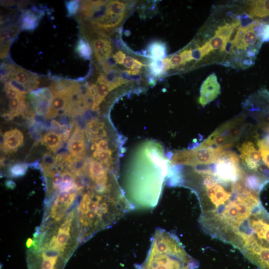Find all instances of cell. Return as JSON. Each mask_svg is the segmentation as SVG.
<instances>
[{"instance_id":"obj_1","label":"cell","mask_w":269,"mask_h":269,"mask_svg":"<svg viewBox=\"0 0 269 269\" xmlns=\"http://www.w3.org/2000/svg\"><path fill=\"white\" fill-rule=\"evenodd\" d=\"M232 145L206 147L199 144L192 149L175 151L170 162L172 165L191 166L214 164Z\"/></svg>"},{"instance_id":"obj_2","label":"cell","mask_w":269,"mask_h":269,"mask_svg":"<svg viewBox=\"0 0 269 269\" xmlns=\"http://www.w3.org/2000/svg\"><path fill=\"white\" fill-rule=\"evenodd\" d=\"M246 125L245 116L238 115L216 129L200 145L206 147L233 145L241 137Z\"/></svg>"},{"instance_id":"obj_3","label":"cell","mask_w":269,"mask_h":269,"mask_svg":"<svg viewBox=\"0 0 269 269\" xmlns=\"http://www.w3.org/2000/svg\"><path fill=\"white\" fill-rule=\"evenodd\" d=\"M260 24V21L256 19L246 25L238 27L234 38L230 41L231 50L234 47L239 50H248L246 55L248 57L254 56L255 51L251 49V47L254 45L259 38L255 30Z\"/></svg>"},{"instance_id":"obj_4","label":"cell","mask_w":269,"mask_h":269,"mask_svg":"<svg viewBox=\"0 0 269 269\" xmlns=\"http://www.w3.org/2000/svg\"><path fill=\"white\" fill-rule=\"evenodd\" d=\"M240 158L247 170L251 172H258L260 166L261 155L252 141L244 142L239 147Z\"/></svg>"},{"instance_id":"obj_5","label":"cell","mask_w":269,"mask_h":269,"mask_svg":"<svg viewBox=\"0 0 269 269\" xmlns=\"http://www.w3.org/2000/svg\"><path fill=\"white\" fill-rule=\"evenodd\" d=\"M52 93L48 88H43L30 92L29 99L35 113L46 116L52 100Z\"/></svg>"},{"instance_id":"obj_6","label":"cell","mask_w":269,"mask_h":269,"mask_svg":"<svg viewBox=\"0 0 269 269\" xmlns=\"http://www.w3.org/2000/svg\"><path fill=\"white\" fill-rule=\"evenodd\" d=\"M220 85L215 73L209 75L203 82L200 87V95L199 103L205 106L214 100L220 94Z\"/></svg>"},{"instance_id":"obj_7","label":"cell","mask_w":269,"mask_h":269,"mask_svg":"<svg viewBox=\"0 0 269 269\" xmlns=\"http://www.w3.org/2000/svg\"><path fill=\"white\" fill-rule=\"evenodd\" d=\"M109 170L99 161L93 158L89 159L88 175L95 185H112L111 183H109L108 171Z\"/></svg>"},{"instance_id":"obj_8","label":"cell","mask_w":269,"mask_h":269,"mask_svg":"<svg viewBox=\"0 0 269 269\" xmlns=\"http://www.w3.org/2000/svg\"><path fill=\"white\" fill-rule=\"evenodd\" d=\"M70 154L76 158H84L86 142L84 131L79 127H76L67 143Z\"/></svg>"},{"instance_id":"obj_9","label":"cell","mask_w":269,"mask_h":269,"mask_svg":"<svg viewBox=\"0 0 269 269\" xmlns=\"http://www.w3.org/2000/svg\"><path fill=\"white\" fill-rule=\"evenodd\" d=\"M9 79H13L24 86L28 92L36 89L39 83L38 76L17 66L11 73Z\"/></svg>"},{"instance_id":"obj_10","label":"cell","mask_w":269,"mask_h":269,"mask_svg":"<svg viewBox=\"0 0 269 269\" xmlns=\"http://www.w3.org/2000/svg\"><path fill=\"white\" fill-rule=\"evenodd\" d=\"M71 102V97L69 93L53 94L49 109L45 116V118L52 119L58 114H64L66 108Z\"/></svg>"},{"instance_id":"obj_11","label":"cell","mask_w":269,"mask_h":269,"mask_svg":"<svg viewBox=\"0 0 269 269\" xmlns=\"http://www.w3.org/2000/svg\"><path fill=\"white\" fill-rule=\"evenodd\" d=\"M23 142L22 133L17 129L6 132L2 135L1 148L5 153L13 152L17 150Z\"/></svg>"},{"instance_id":"obj_12","label":"cell","mask_w":269,"mask_h":269,"mask_svg":"<svg viewBox=\"0 0 269 269\" xmlns=\"http://www.w3.org/2000/svg\"><path fill=\"white\" fill-rule=\"evenodd\" d=\"M85 133L87 139L92 143L107 136L105 124L97 118L92 119L87 123Z\"/></svg>"},{"instance_id":"obj_13","label":"cell","mask_w":269,"mask_h":269,"mask_svg":"<svg viewBox=\"0 0 269 269\" xmlns=\"http://www.w3.org/2000/svg\"><path fill=\"white\" fill-rule=\"evenodd\" d=\"M250 17H265L269 16V0L251 1L248 9Z\"/></svg>"},{"instance_id":"obj_14","label":"cell","mask_w":269,"mask_h":269,"mask_svg":"<svg viewBox=\"0 0 269 269\" xmlns=\"http://www.w3.org/2000/svg\"><path fill=\"white\" fill-rule=\"evenodd\" d=\"M63 141L62 134L49 132L43 135L41 142L48 149L55 152L61 147Z\"/></svg>"},{"instance_id":"obj_15","label":"cell","mask_w":269,"mask_h":269,"mask_svg":"<svg viewBox=\"0 0 269 269\" xmlns=\"http://www.w3.org/2000/svg\"><path fill=\"white\" fill-rule=\"evenodd\" d=\"M150 71L155 76L161 75L167 70L172 68L170 59L168 58L156 60L149 65Z\"/></svg>"},{"instance_id":"obj_16","label":"cell","mask_w":269,"mask_h":269,"mask_svg":"<svg viewBox=\"0 0 269 269\" xmlns=\"http://www.w3.org/2000/svg\"><path fill=\"white\" fill-rule=\"evenodd\" d=\"M19 28L12 25L4 27L0 30V46H10L12 39L17 34Z\"/></svg>"},{"instance_id":"obj_17","label":"cell","mask_w":269,"mask_h":269,"mask_svg":"<svg viewBox=\"0 0 269 269\" xmlns=\"http://www.w3.org/2000/svg\"><path fill=\"white\" fill-rule=\"evenodd\" d=\"M38 21V16L34 12L27 10L22 17V28L26 30H33L37 26Z\"/></svg>"},{"instance_id":"obj_18","label":"cell","mask_w":269,"mask_h":269,"mask_svg":"<svg viewBox=\"0 0 269 269\" xmlns=\"http://www.w3.org/2000/svg\"><path fill=\"white\" fill-rule=\"evenodd\" d=\"M113 150H94L93 152L94 158L103 163L109 169L111 168L113 161Z\"/></svg>"},{"instance_id":"obj_19","label":"cell","mask_w":269,"mask_h":269,"mask_svg":"<svg viewBox=\"0 0 269 269\" xmlns=\"http://www.w3.org/2000/svg\"><path fill=\"white\" fill-rule=\"evenodd\" d=\"M25 99V98H16L9 101V113L14 117L22 114L26 104Z\"/></svg>"},{"instance_id":"obj_20","label":"cell","mask_w":269,"mask_h":269,"mask_svg":"<svg viewBox=\"0 0 269 269\" xmlns=\"http://www.w3.org/2000/svg\"><path fill=\"white\" fill-rule=\"evenodd\" d=\"M127 5L118 0L110 1L107 3V14L111 15L126 14Z\"/></svg>"},{"instance_id":"obj_21","label":"cell","mask_w":269,"mask_h":269,"mask_svg":"<svg viewBox=\"0 0 269 269\" xmlns=\"http://www.w3.org/2000/svg\"><path fill=\"white\" fill-rule=\"evenodd\" d=\"M75 51L82 58L85 59L90 58L91 50L88 42L84 38H81L77 42Z\"/></svg>"},{"instance_id":"obj_22","label":"cell","mask_w":269,"mask_h":269,"mask_svg":"<svg viewBox=\"0 0 269 269\" xmlns=\"http://www.w3.org/2000/svg\"><path fill=\"white\" fill-rule=\"evenodd\" d=\"M110 91L109 87L107 85L99 84L98 85L95 103L92 111H97L98 110L100 105Z\"/></svg>"},{"instance_id":"obj_23","label":"cell","mask_w":269,"mask_h":269,"mask_svg":"<svg viewBox=\"0 0 269 269\" xmlns=\"http://www.w3.org/2000/svg\"><path fill=\"white\" fill-rule=\"evenodd\" d=\"M149 53L154 60L162 59L166 54L165 46L158 42H154L149 47Z\"/></svg>"},{"instance_id":"obj_24","label":"cell","mask_w":269,"mask_h":269,"mask_svg":"<svg viewBox=\"0 0 269 269\" xmlns=\"http://www.w3.org/2000/svg\"><path fill=\"white\" fill-rule=\"evenodd\" d=\"M70 231L64 230L59 228L56 238V243L60 252L63 251L65 245L70 239Z\"/></svg>"},{"instance_id":"obj_25","label":"cell","mask_w":269,"mask_h":269,"mask_svg":"<svg viewBox=\"0 0 269 269\" xmlns=\"http://www.w3.org/2000/svg\"><path fill=\"white\" fill-rule=\"evenodd\" d=\"M28 166L25 163H17L11 166L9 168V173L12 177L22 176L26 173Z\"/></svg>"},{"instance_id":"obj_26","label":"cell","mask_w":269,"mask_h":269,"mask_svg":"<svg viewBox=\"0 0 269 269\" xmlns=\"http://www.w3.org/2000/svg\"><path fill=\"white\" fill-rule=\"evenodd\" d=\"M209 41L213 50L220 49L221 51L226 49L228 42L224 38L216 35H214Z\"/></svg>"},{"instance_id":"obj_27","label":"cell","mask_w":269,"mask_h":269,"mask_svg":"<svg viewBox=\"0 0 269 269\" xmlns=\"http://www.w3.org/2000/svg\"><path fill=\"white\" fill-rule=\"evenodd\" d=\"M4 90L6 97L10 100L16 98H26V93H22L11 87L7 82L5 83Z\"/></svg>"},{"instance_id":"obj_28","label":"cell","mask_w":269,"mask_h":269,"mask_svg":"<svg viewBox=\"0 0 269 269\" xmlns=\"http://www.w3.org/2000/svg\"><path fill=\"white\" fill-rule=\"evenodd\" d=\"M91 43L94 53L103 50L111 44L108 40L102 38L93 40Z\"/></svg>"},{"instance_id":"obj_29","label":"cell","mask_w":269,"mask_h":269,"mask_svg":"<svg viewBox=\"0 0 269 269\" xmlns=\"http://www.w3.org/2000/svg\"><path fill=\"white\" fill-rule=\"evenodd\" d=\"M110 149L111 148L109 147V141L106 138L92 143L91 146V149L93 151L94 150H108Z\"/></svg>"},{"instance_id":"obj_30","label":"cell","mask_w":269,"mask_h":269,"mask_svg":"<svg viewBox=\"0 0 269 269\" xmlns=\"http://www.w3.org/2000/svg\"><path fill=\"white\" fill-rule=\"evenodd\" d=\"M143 66L145 65L137 59H134V64L131 69L126 70L124 72L129 76H136L139 74L140 69Z\"/></svg>"},{"instance_id":"obj_31","label":"cell","mask_w":269,"mask_h":269,"mask_svg":"<svg viewBox=\"0 0 269 269\" xmlns=\"http://www.w3.org/2000/svg\"><path fill=\"white\" fill-rule=\"evenodd\" d=\"M66 6L69 16L77 13L79 7V2L78 0H70L66 3Z\"/></svg>"},{"instance_id":"obj_32","label":"cell","mask_w":269,"mask_h":269,"mask_svg":"<svg viewBox=\"0 0 269 269\" xmlns=\"http://www.w3.org/2000/svg\"><path fill=\"white\" fill-rule=\"evenodd\" d=\"M258 33L259 37L263 41H269V24H264L263 26H260Z\"/></svg>"},{"instance_id":"obj_33","label":"cell","mask_w":269,"mask_h":269,"mask_svg":"<svg viewBox=\"0 0 269 269\" xmlns=\"http://www.w3.org/2000/svg\"><path fill=\"white\" fill-rule=\"evenodd\" d=\"M197 49L199 52L201 58L209 54L213 50L209 41H207L203 45Z\"/></svg>"},{"instance_id":"obj_34","label":"cell","mask_w":269,"mask_h":269,"mask_svg":"<svg viewBox=\"0 0 269 269\" xmlns=\"http://www.w3.org/2000/svg\"><path fill=\"white\" fill-rule=\"evenodd\" d=\"M6 82L11 87L22 93H26L28 92L27 89L24 86L19 84L13 79H9L8 81Z\"/></svg>"},{"instance_id":"obj_35","label":"cell","mask_w":269,"mask_h":269,"mask_svg":"<svg viewBox=\"0 0 269 269\" xmlns=\"http://www.w3.org/2000/svg\"><path fill=\"white\" fill-rule=\"evenodd\" d=\"M182 58V64H185L187 62L193 59L192 54V50H185L180 53Z\"/></svg>"},{"instance_id":"obj_36","label":"cell","mask_w":269,"mask_h":269,"mask_svg":"<svg viewBox=\"0 0 269 269\" xmlns=\"http://www.w3.org/2000/svg\"><path fill=\"white\" fill-rule=\"evenodd\" d=\"M169 59L172 68L181 65L182 63V58L180 54H174Z\"/></svg>"},{"instance_id":"obj_37","label":"cell","mask_w":269,"mask_h":269,"mask_svg":"<svg viewBox=\"0 0 269 269\" xmlns=\"http://www.w3.org/2000/svg\"><path fill=\"white\" fill-rule=\"evenodd\" d=\"M117 63L122 64L124 63L126 57V54L122 51L119 50L116 54L113 55Z\"/></svg>"},{"instance_id":"obj_38","label":"cell","mask_w":269,"mask_h":269,"mask_svg":"<svg viewBox=\"0 0 269 269\" xmlns=\"http://www.w3.org/2000/svg\"><path fill=\"white\" fill-rule=\"evenodd\" d=\"M134 59L131 56H127L124 62V66L128 68H131L134 64Z\"/></svg>"},{"instance_id":"obj_39","label":"cell","mask_w":269,"mask_h":269,"mask_svg":"<svg viewBox=\"0 0 269 269\" xmlns=\"http://www.w3.org/2000/svg\"><path fill=\"white\" fill-rule=\"evenodd\" d=\"M2 117L7 120H11L14 118V117L9 112L8 113L4 114L2 115Z\"/></svg>"},{"instance_id":"obj_40","label":"cell","mask_w":269,"mask_h":269,"mask_svg":"<svg viewBox=\"0 0 269 269\" xmlns=\"http://www.w3.org/2000/svg\"><path fill=\"white\" fill-rule=\"evenodd\" d=\"M33 244V241L31 239H29L26 242L27 247H30Z\"/></svg>"},{"instance_id":"obj_41","label":"cell","mask_w":269,"mask_h":269,"mask_svg":"<svg viewBox=\"0 0 269 269\" xmlns=\"http://www.w3.org/2000/svg\"><path fill=\"white\" fill-rule=\"evenodd\" d=\"M14 182L11 181H7L6 182V184H8L7 185L8 187H9V188H13L14 187V186L13 185H11V184H13Z\"/></svg>"},{"instance_id":"obj_42","label":"cell","mask_w":269,"mask_h":269,"mask_svg":"<svg viewBox=\"0 0 269 269\" xmlns=\"http://www.w3.org/2000/svg\"><path fill=\"white\" fill-rule=\"evenodd\" d=\"M262 110H265L268 112H269V100L268 101V104L266 105L265 109H262Z\"/></svg>"}]
</instances>
